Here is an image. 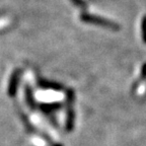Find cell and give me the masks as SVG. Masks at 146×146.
Masks as SVG:
<instances>
[{"instance_id": "cell-1", "label": "cell", "mask_w": 146, "mask_h": 146, "mask_svg": "<svg viewBox=\"0 0 146 146\" xmlns=\"http://www.w3.org/2000/svg\"><path fill=\"white\" fill-rule=\"evenodd\" d=\"M81 19L83 21H86V23H98V25H104V27H115V25L111 23V21H107V19H104V18L98 17V16L90 15V14H82V15H81Z\"/></svg>"}, {"instance_id": "cell-2", "label": "cell", "mask_w": 146, "mask_h": 146, "mask_svg": "<svg viewBox=\"0 0 146 146\" xmlns=\"http://www.w3.org/2000/svg\"><path fill=\"white\" fill-rule=\"evenodd\" d=\"M18 75H19L18 72H15V74H14L11 79V83L9 85V94H10V96H13L14 94V91H15V88H16V86H17Z\"/></svg>"}, {"instance_id": "cell-3", "label": "cell", "mask_w": 146, "mask_h": 146, "mask_svg": "<svg viewBox=\"0 0 146 146\" xmlns=\"http://www.w3.org/2000/svg\"><path fill=\"white\" fill-rule=\"evenodd\" d=\"M142 77H146V64H144L143 69H142Z\"/></svg>"}]
</instances>
